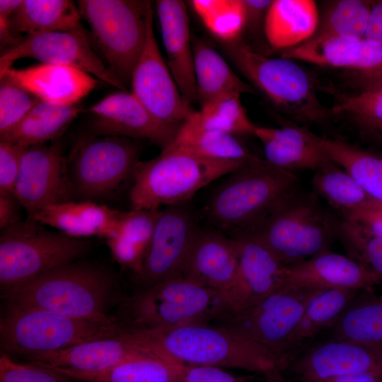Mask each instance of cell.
Here are the masks:
<instances>
[{
	"instance_id": "cell-1",
	"label": "cell",
	"mask_w": 382,
	"mask_h": 382,
	"mask_svg": "<svg viewBox=\"0 0 382 382\" xmlns=\"http://www.w3.org/2000/svg\"><path fill=\"white\" fill-rule=\"evenodd\" d=\"M124 333L156 356L171 362L241 369L262 374L265 380L281 373L269 352L213 323L166 329H125Z\"/></svg>"
},
{
	"instance_id": "cell-2",
	"label": "cell",
	"mask_w": 382,
	"mask_h": 382,
	"mask_svg": "<svg viewBox=\"0 0 382 382\" xmlns=\"http://www.w3.org/2000/svg\"><path fill=\"white\" fill-rule=\"evenodd\" d=\"M115 285L113 277L105 270L74 261L3 291L1 299L69 318L112 325L118 322L108 313V306Z\"/></svg>"
},
{
	"instance_id": "cell-3",
	"label": "cell",
	"mask_w": 382,
	"mask_h": 382,
	"mask_svg": "<svg viewBox=\"0 0 382 382\" xmlns=\"http://www.w3.org/2000/svg\"><path fill=\"white\" fill-rule=\"evenodd\" d=\"M248 162L212 159L170 144L155 158L136 163L131 204L144 209L181 204L202 187Z\"/></svg>"
},
{
	"instance_id": "cell-4",
	"label": "cell",
	"mask_w": 382,
	"mask_h": 382,
	"mask_svg": "<svg viewBox=\"0 0 382 382\" xmlns=\"http://www.w3.org/2000/svg\"><path fill=\"white\" fill-rule=\"evenodd\" d=\"M204 207L208 220L232 233L252 228L296 192L299 178L257 157L227 175Z\"/></svg>"
},
{
	"instance_id": "cell-5",
	"label": "cell",
	"mask_w": 382,
	"mask_h": 382,
	"mask_svg": "<svg viewBox=\"0 0 382 382\" xmlns=\"http://www.w3.org/2000/svg\"><path fill=\"white\" fill-rule=\"evenodd\" d=\"M0 318L2 352L37 361L79 343L117 335L125 328L76 319L33 306L5 302Z\"/></svg>"
},
{
	"instance_id": "cell-6",
	"label": "cell",
	"mask_w": 382,
	"mask_h": 382,
	"mask_svg": "<svg viewBox=\"0 0 382 382\" xmlns=\"http://www.w3.org/2000/svg\"><path fill=\"white\" fill-rule=\"evenodd\" d=\"M122 305L123 326L129 330L211 323L232 308L220 293L183 276L141 289Z\"/></svg>"
},
{
	"instance_id": "cell-7",
	"label": "cell",
	"mask_w": 382,
	"mask_h": 382,
	"mask_svg": "<svg viewBox=\"0 0 382 382\" xmlns=\"http://www.w3.org/2000/svg\"><path fill=\"white\" fill-rule=\"evenodd\" d=\"M224 48L248 80L292 120L321 123L331 115L319 100V82L293 59L268 57L238 40Z\"/></svg>"
},
{
	"instance_id": "cell-8",
	"label": "cell",
	"mask_w": 382,
	"mask_h": 382,
	"mask_svg": "<svg viewBox=\"0 0 382 382\" xmlns=\"http://www.w3.org/2000/svg\"><path fill=\"white\" fill-rule=\"evenodd\" d=\"M337 229L314 198L294 192L246 231L289 266L329 251Z\"/></svg>"
},
{
	"instance_id": "cell-9",
	"label": "cell",
	"mask_w": 382,
	"mask_h": 382,
	"mask_svg": "<svg viewBox=\"0 0 382 382\" xmlns=\"http://www.w3.org/2000/svg\"><path fill=\"white\" fill-rule=\"evenodd\" d=\"M33 218L1 230L0 284L3 291L76 261L89 244L60 231H47Z\"/></svg>"
},
{
	"instance_id": "cell-10",
	"label": "cell",
	"mask_w": 382,
	"mask_h": 382,
	"mask_svg": "<svg viewBox=\"0 0 382 382\" xmlns=\"http://www.w3.org/2000/svg\"><path fill=\"white\" fill-rule=\"evenodd\" d=\"M150 1L79 0L77 6L108 67L127 87L146 37Z\"/></svg>"
},
{
	"instance_id": "cell-11",
	"label": "cell",
	"mask_w": 382,
	"mask_h": 382,
	"mask_svg": "<svg viewBox=\"0 0 382 382\" xmlns=\"http://www.w3.org/2000/svg\"><path fill=\"white\" fill-rule=\"evenodd\" d=\"M320 291L282 289L248 308L230 309L213 323L264 348L282 370L287 367L286 355L291 334L309 301Z\"/></svg>"
},
{
	"instance_id": "cell-12",
	"label": "cell",
	"mask_w": 382,
	"mask_h": 382,
	"mask_svg": "<svg viewBox=\"0 0 382 382\" xmlns=\"http://www.w3.org/2000/svg\"><path fill=\"white\" fill-rule=\"evenodd\" d=\"M139 151L127 137L99 136L81 141L67 173L71 192L83 200L110 194L132 175Z\"/></svg>"
},
{
	"instance_id": "cell-13",
	"label": "cell",
	"mask_w": 382,
	"mask_h": 382,
	"mask_svg": "<svg viewBox=\"0 0 382 382\" xmlns=\"http://www.w3.org/2000/svg\"><path fill=\"white\" fill-rule=\"evenodd\" d=\"M153 21L154 11L149 1L146 41L132 74L131 93L156 120L179 129L193 110L181 94L162 57Z\"/></svg>"
},
{
	"instance_id": "cell-14",
	"label": "cell",
	"mask_w": 382,
	"mask_h": 382,
	"mask_svg": "<svg viewBox=\"0 0 382 382\" xmlns=\"http://www.w3.org/2000/svg\"><path fill=\"white\" fill-rule=\"evenodd\" d=\"M23 58L74 66L120 91H127L95 52L82 26L71 30L47 33L23 39L1 54L0 74Z\"/></svg>"
},
{
	"instance_id": "cell-15",
	"label": "cell",
	"mask_w": 382,
	"mask_h": 382,
	"mask_svg": "<svg viewBox=\"0 0 382 382\" xmlns=\"http://www.w3.org/2000/svg\"><path fill=\"white\" fill-rule=\"evenodd\" d=\"M198 228L181 204L161 209L137 273L142 289L182 277Z\"/></svg>"
},
{
	"instance_id": "cell-16",
	"label": "cell",
	"mask_w": 382,
	"mask_h": 382,
	"mask_svg": "<svg viewBox=\"0 0 382 382\" xmlns=\"http://www.w3.org/2000/svg\"><path fill=\"white\" fill-rule=\"evenodd\" d=\"M66 168L59 143L25 147L13 195L28 217L47 205L68 201Z\"/></svg>"
},
{
	"instance_id": "cell-17",
	"label": "cell",
	"mask_w": 382,
	"mask_h": 382,
	"mask_svg": "<svg viewBox=\"0 0 382 382\" xmlns=\"http://www.w3.org/2000/svg\"><path fill=\"white\" fill-rule=\"evenodd\" d=\"M183 277L225 296L236 308L241 300V282L236 249L221 231L198 228Z\"/></svg>"
},
{
	"instance_id": "cell-18",
	"label": "cell",
	"mask_w": 382,
	"mask_h": 382,
	"mask_svg": "<svg viewBox=\"0 0 382 382\" xmlns=\"http://www.w3.org/2000/svg\"><path fill=\"white\" fill-rule=\"evenodd\" d=\"M86 111L93 115V129L100 136L146 139L162 149L178 130L156 120L127 91L110 93Z\"/></svg>"
},
{
	"instance_id": "cell-19",
	"label": "cell",
	"mask_w": 382,
	"mask_h": 382,
	"mask_svg": "<svg viewBox=\"0 0 382 382\" xmlns=\"http://www.w3.org/2000/svg\"><path fill=\"white\" fill-rule=\"evenodd\" d=\"M381 281L364 264L329 250L301 262L286 266L282 289L359 291L370 290Z\"/></svg>"
},
{
	"instance_id": "cell-20",
	"label": "cell",
	"mask_w": 382,
	"mask_h": 382,
	"mask_svg": "<svg viewBox=\"0 0 382 382\" xmlns=\"http://www.w3.org/2000/svg\"><path fill=\"white\" fill-rule=\"evenodd\" d=\"M281 57L317 66L355 71L369 83L382 79V46L362 38L313 37Z\"/></svg>"
},
{
	"instance_id": "cell-21",
	"label": "cell",
	"mask_w": 382,
	"mask_h": 382,
	"mask_svg": "<svg viewBox=\"0 0 382 382\" xmlns=\"http://www.w3.org/2000/svg\"><path fill=\"white\" fill-rule=\"evenodd\" d=\"M7 75L41 101L77 105L98 86V80L78 68L41 63L22 69L11 67Z\"/></svg>"
},
{
	"instance_id": "cell-22",
	"label": "cell",
	"mask_w": 382,
	"mask_h": 382,
	"mask_svg": "<svg viewBox=\"0 0 382 382\" xmlns=\"http://www.w3.org/2000/svg\"><path fill=\"white\" fill-rule=\"evenodd\" d=\"M167 65L185 100H197L192 41L185 4L180 0L156 1Z\"/></svg>"
},
{
	"instance_id": "cell-23",
	"label": "cell",
	"mask_w": 382,
	"mask_h": 382,
	"mask_svg": "<svg viewBox=\"0 0 382 382\" xmlns=\"http://www.w3.org/2000/svg\"><path fill=\"white\" fill-rule=\"evenodd\" d=\"M294 370L302 382H319L343 375L382 369L371 347L334 339L306 351L295 361Z\"/></svg>"
},
{
	"instance_id": "cell-24",
	"label": "cell",
	"mask_w": 382,
	"mask_h": 382,
	"mask_svg": "<svg viewBox=\"0 0 382 382\" xmlns=\"http://www.w3.org/2000/svg\"><path fill=\"white\" fill-rule=\"evenodd\" d=\"M230 237L236 249L241 282L240 303L231 310H240L280 290L286 266L252 233L241 231Z\"/></svg>"
},
{
	"instance_id": "cell-25",
	"label": "cell",
	"mask_w": 382,
	"mask_h": 382,
	"mask_svg": "<svg viewBox=\"0 0 382 382\" xmlns=\"http://www.w3.org/2000/svg\"><path fill=\"white\" fill-rule=\"evenodd\" d=\"M124 332L79 343L33 362L53 369L92 373L110 369L134 358L154 354L127 337Z\"/></svg>"
},
{
	"instance_id": "cell-26",
	"label": "cell",
	"mask_w": 382,
	"mask_h": 382,
	"mask_svg": "<svg viewBox=\"0 0 382 382\" xmlns=\"http://www.w3.org/2000/svg\"><path fill=\"white\" fill-rule=\"evenodd\" d=\"M253 135L262 143L265 160L277 168L290 172L317 170L332 161L317 143L314 133L303 127L257 126Z\"/></svg>"
},
{
	"instance_id": "cell-27",
	"label": "cell",
	"mask_w": 382,
	"mask_h": 382,
	"mask_svg": "<svg viewBox=\"0 0 382 382\" xmlns=\"http://www.w3.org/2000/svg\"><path fill=\"white\" fill-rule=\"evenodd\" d=\"M119 214L91 200H68L47 205L30 218L74 238H108L117 225Z\"/></svg>"
},
{
	"instance_id": "cell-28",
	"label": "cell",
	"mask_w": 382,
	"mask_h": 382,
	"mask_svg": "<svg viewBox=\"0 0 382 382\" xmlns=\"http://www.w3.org/2000/svg\"><path fill=\"white\" fill-rule=\"evenodd\" d=\"M318 21L313 0H274L265 16V37L270 47L284 51L312 38Z\"/></svg>"
},
{
	"instance_id": "cell-29",
	"label": "cell",
	"mask_w": 382,
	"mask_h": 382,
	"mask_svg": "<svg viewBox=\"0 0 382 382\" xmlns=\"http://www.w3.org/2000/svg\"><path fill=\"white\" fill-rule=\"evenodd\" d=\"M77 4L70 0H23L10 20V31L18 41L40 34L74 30L81 26Z\"/></svg>"
},
{
	"instance_id": "cell-30",
	"label": "cell",
	"mask_w": 382,
	"mask_h": 382,
	"mask_svg": "<svg viewBox=\"0 0 382 382\" xmlns=\"http://www.w3.org/2000/svg\"><path fill=\"white\" fill-rule=\"evenodd\" d=\"M192 50L197 100L201 105L227 93H254L253 86L241 80L206 41L194 38Z\"/></svg>"
},
{
	"instance_id": "cell-31",
	"label": "cell",
	"mask_w": 382,
	"mask_h": 382,
	"mask_svg": "<svg viewBox=\"0 0 382 382\" xmlns=\"http://www.w3.org/2000/svg\"><path fill=\"white\" fill-rule=\"evenodd\" d=\"M160 211L132 208L120 212L115 229L106 238L115 257L137 274L141 268Z\"/></svg>"
},
{
	"instance_id": "cell-32",
	"label": "cell",
	"mask_w": 382,
	"mask_h": 382,
	"mask_svg": "<svg viewBox=\"0 0 382 382\" xmlns=\"http://www.w3.org/2000/svg\"><path fill=\"white\" fill-rule=\"evenodd\" d=\"M82 112L77 104L64 105L40 101L11 130L0 136V141L24 147L43 144L55 139Z\"/></svg>"
},
{
	"instance_id": "cell-33",
	"label": "cell",
	"mask_w": 382,
	"mask_h": 382,
	"mask_svg": "<svg viewBox=\"0 0 382 382\" xmlns=\"http://www.w3.org/2000/svg\"><path fill=\"white\" fill-rule=\"evenodd\" d=\"M170 144L184 146L216 160L250 161L257 157L251 154L236 135L204 126L195 111L179 127Z\"/></svg>"
},
{
	"instance_id": "cell-34",
	"label": "cell",
	"mask_w": 382,
	"mask_h": 382,
	"mask_svg": "<svg viewBox=\"0 0 382 382\" xmlns=\"http://www.w3.org/2000/svg\"><path fill=\"white\" fill-rule=\"evenodd\" d=\"M357 292L349 289L323 290L311 299L289 339L287 366L296 349L323 329L335 325Z\"/></svg>"
},
{
	"instance_id": "cell-35",
	"label": "cell",
	"mask_w": 382,
	"mask_h": 382,
	"mask_svg": "<svg viewBox=\"0 0 382 382\" xmlns=\"http://www.w3.org/2000/svg\"><path fill=\"white\" fill-rule=\"evenodd\" d=\"M180 364L151 354L134 358L98 372L52 369L71 379L84 382H183Z\"/></svg>"
},
{
	"instance_id": "cell-36",
	"label": "cell",
	"mask_w": 382,
	"mask_h": 382,
	"mask_svg": "<svg viewBox=\"0 0 382 382\" xmlns=\"http://www.w3.org/2000/svg\"><path fill=\"white\" fill-rule=\"evenodd\" d=\"M328 158L347 173L374 199L382 202V159L345 141L314 134Z\"/></svg>"
},
{
	"instance_id": "cell-37",
	"label": "cell",
	"mask_w": 382,
	"mask_h": 382,
	"mask_svg": "<svg viewBox=\"0 0 382 382\" xmlns=\"http://www.w3.org/2000/svg\"><path fill=\"white\" fill-rule=\"evenodd\" d=\"M312 182L316 190L342 215L382 204L332 161L316 170Z\"/></svg>"
},
{
	"instance_id": "cell-38",
	"label": "cell",
	"mask_w": 382,
	"mask_h": 382,
	"mask_svg": "<svg viewBox=\"0 0 382 382\" xmlns=\"http://www.w3.org/2000/svg\"><path fill=\"white\" fill-rule=\"evenodd\" d=\"M332 328L335 339L382 349V301H352Z\"/></svg>"
},
{
	"instance_id": "cell-39",
	"label": "cell",
	"mask_w": 382,
	"mask_h": 382,
	"mask_svg": "<svg viewBox=\"0 0 382 382\" xmlns=\"http://www.w3.org/2000/svg\"><path fill=\"white\" fill-rule=\"evenodd\" d=\"M190 3L207 28L224 42L238 40L245 27L243 0H193Z\"/></svg>"
},
{
	"instance_id": "cell-40",
	"label": "cell",
	"mask_w": 382,
	"mask_h": 382,
	"mask_svg": "<svg viewBox=\"0 0 382 382\" xmlns=\"http://www.w3.org/2000/svg\"><path fill=\"white\" fill-rule=\"evenodd\" d=\"M238 93L220 96L201 105L195 111L205 127L224 131L236 136L254 134L256 125L249 119Z\"/></svg>"
},
{
	"instance_id": "cell-41",
	"label": "cell",
	"mask_w": 382,
	"mask_h": 382,
	"mask_svg": "<svg viewBox=\"0 0 382 382\" xmlns=\"http://www.w3.org/2000/svg\"><path fill=\"white\" fill-rule=\"evenodd\" d=\"M371 6L361 0H340L326 10L313 37L362 38Z\"/></svg>"
},
{
	"instance_id": "cell-42",
	"label": "cell",
	"mask_w": 382,
	"mask_h": 382,
	"mask_svg": "<svg viewBox=\"0 0 382 382\" xmlns=\"http://www.w3.org/2000/svg\"><path fill=\"white\" fill-rule=\"evenodd\" d=\"M337 234L351 256L369 267L382 280V238L345 219L337 225Z\"/></svg>"
},
{
	"instance_id": "cell-43",
	"label": "cell",
	"mask_w": 382,
	"mask_h": 382,
	"mask_svg": "<svg viewBox=\"0 0 382 382\" xmlns=\"http://www.w3.org/2000/svg\"><path fill=\"white\" fill-rule=\"evenodd\" d=\"M40 101L7 75L0 76V136L15 127Z\"/></svg>"
},
{
	"instance_id": "cell-44",
	"label": "cell",
	"mask_w": 382,
	"mask_h": 382,
	"mask_svg": "<svg viewBox=\"0 0 382 382\" xmlns=\"http://www.w3.org/2000/svg\"><path fill=\"white\" fill-rule=\"evenodd\" d=\"M69 379L37 362L18 363L4 352L0 357V382H69Z\"/></svg>"
},
{
	"instance_id": "cell-45",
	"label": "cell",
	"mask_w": 382,
	"mask_h": 382,
	"mask_svg": "<svg viewBox=\"0 0 382 382\" xmlns=\"http://www.w3.org/2000/svg\"><path fill=\"white\" fill-rule=\"evenodd\" d=\"M25 147L0 141V195H13Z\"/></svg>"
},
{
	"instance_id": "cell-46",
	"label": "cell",
	"mask_w": 382,
	"mask_h": 382,
	"mask_svg": "<svg viewBox=\"0 0 382 382\" xmlns=\"http://www.w3.org/2000/svg\"><path fill=\"white\" fill-rule=\"evenodd\" d=\"M183 382H243L219 367L180 364Z\"/></svg>"
},
{
	"instance_id": "cell-47",
	"label": "cell",
	"mask_w": 382,
	"mask_h": 382,
	"mask_svg": "<svg viewBox=\"0 0 382 382\" xmlns=\"http://www.w3.org/2000/svg\"><path fill=\"white\" fill-rule=\"evenodd\" d=\"M343 216L368 233L382 238V204L376 207L358 209Z\"/></svg>"
},
{
	"instance_id": "cell-48",
	"label": "cell",
	"mask_w": 382,
	"mask_h": 382,
	"mask_svg": "<svg viewBox=\"0 0 382 382\" xmlns=\"http://www.w3.org/2000/svg\"><path fill=\"white\" fill-rule=\"evenodd\" d=\"M364 38L382 46V1L371 6Z\"/></svg>"
},
{
	"instance_id": "cell-49",
	"label": "cell",
	"mask_w": 382,
	"mask_h": 382,
	"mask_svg": "<svg viewBox=\"0 0 382 382\" xmlns=\"http://www.w3.org/2000/svg\"><path fill=\"white\" fill-rule=\"evenodd\" d=\"M18 202L13 195H0V228L4 230L19 221Z\"/></svg>"
},
{
	"instance_id": "cell-50",
	"label": "cell",
	"mask_w": 382,
	"mask_h": 382,
	"mask_svg": "<svg viewBox=\"0 0 382 382\" xmlns=\"http://www.w3.org/2000/svg\"><path fill=\"white\" fill-rule=\"evenodd\" d=\"M319 382H382V370L343 375Z\"/></svg>"
},
{
	"instance_id": "cell-51",
	"label": "cell",
	"mask_w": 382,
	"mask_h": 382,
	"mask_svg": "<svg viewBox=\"0 0 382 382\" xmlns=\"http://www.w3.org/2000/svg\"><path fill=\"white\" fill-rule=\"evenodd\" d=\"M371 348L374 351L382 369V349L376 348V347H371Z\"/></svg>"
},
{
	"instance_id": "cell-52",
	"label": "cell",
	"mask_w": 382,
	"mask_h": 382,
	"mask_svg": "<svg viewBox=\"0 0 382 382\" xmlns=\"http://www.w3.org/2000/svg\"><path fill=\"white\" fill-rule=\"evenodd\" d=\"M370 83L374 84L376 87H378L382 91V79L375 81V82Z\"/></svg>"
},
{
	"instance_id": "cell-53",
	"label": "cell",
	"mask_w": 382,
	"mask_h": 382,
	"mask_svg": "<svg viewBox=\"0 0 382 382\" xmlns=\"http://www.w3.org/2000/svg\"><path fill=\"white\" fill-rule=\"evenodd\" d=\"M378 299L381 301H382V295H381Z\"/></svg>"
}]
</instances>
